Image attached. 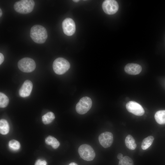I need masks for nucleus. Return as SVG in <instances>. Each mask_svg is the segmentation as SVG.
I'll return each mask as SVG.
<instances>
[{"instance_id": "nucleus-1", "label": "nucleus", "mask_w": 165, "mask_h": 165, "mask_svg": "<svg viewBox=\"0 0 165 165\" xmlns=\"http://www.w3.org/2000/svg\"><path fill=\"white\" fill-rule=\"evenodd\" d=\"M30 35L32 40L38 44L44 43L48 37L46 29L43 26L39 25H34L31 27Z\"/></svg>"}, {"instance_id": "nucleus-2", "label": "nucleus", "mask_w": 165, "mask_h": 165, "mask_svg": "<svg viewBox=\"0 0 165 165\" xmlns=\"http://www.w3.org/2000/svg\"><path fill=\"white\" fill-rule=\"evenodd\" d=\"M35 5L33 0H22L16 2L14 5V8L18 13L26 14L32 11Z\"/></svg>"}, {"instance_id": "nucleus-3", "label": "nucleus", "mask_w": 165, "mask_h": 165, "mask_svg": "<svg viewBox=\"0 0 165 165\" xmlns=\"http://www.w3.org/2000/svg\"><path fill=\"white\" fill-rule=\"evenodd\" d=\"M69 62L65 59L59 57L53 61V67L54 72L58 75H62L65 73L70 68Z\"/></svg>"}, {"instance_id": "nucleus-4", "label": "nucleus", "mask_w": 165, "mask_h": 165, "mask_svg": "<svg viewBox=\"0 0 165 165\" xmlns=\"http://www.w3.org/2000/svg\"><path fill=\"white\" fill-rule=\"evenodd\" d=\"M78 151L80 157L86 161H92L95 156L94 149L88 144H84L81 145L78 148Z\"/></svg>"}, {"instance_id": "nucleus-5", "label": "nucleus", "mask_w": 165, "mask_h": 165, "mask_svg": "<svg viewBox=\"0 0 165 165\" xmlns=\"http://www.w3.org/2000/svg\"><path fill=\"white\" fill-rule=\"evenodd\" d=\"M18 67L21 71L24 72H30L33 71L36 67L35 61L29 57L23 58L18 63Z\"/></svg>"}, {"instance_id": "nucleus-6", "label": "nucleus", "mask_w": 165, "mask_h": 165, "mask_svg": "<svg viewBox=\"0 0 165 165\" xmlns=\"http://www.w3.org/2000/svg\"><path fill=\"white\" fill-rule=\"evenodd\" d=\"M92 103L91 99L89 97H82L76 105L75 109L76 112L80 114L86 113L91 108Z\"/></svg>"}, {"instance_id": "nucleus-7", "label": "nucleus", "mask_w": 165, "mask_h": 165, "mask_svg": "<svg viewBox=\"0 0 165 165\" xmlns=\"http://www.w3.org/2000/svg\"><path fill=\"white\" fill-rule=\"evenodd\" d=\"M104 12L109 15L113 14L118 10L119 5L117 2L114 0H105L102 4Z\"/></svg>"}, {"instance_id": "nucleus-8", "label": "nucleus", "mask_w": 165, "mask_h": 165, "mask_svg": "<svg viewBox=\"0 0 165 165\" xmlns=\"http://www.w3.org/2000/svg\"><path fill=\"white\" fill-rule=\"evenodd\" d=\"M128 111L136 116H141L144 115L145 111L142 106L137 102L133 101L128 102L126 105Z\"/></svg>"}, {"instance_id": "nucleus-9", "label": "nucleus", "mask_w": 165, "mask_h": 165, "mask_svg": "<svg viewBox=\"0 0 165 165\" xmlns=\"http://www.w3.org/2000/svg\"><path fill=\"white\" fill-rule=\"evenodd\" d=\"M62 27L64 33L67 35L71 36L75 32V24L74 21L71 18H66L63 21Z\"/></svg>"}, {"instance_id": "nucleus-10", "label": "nucleus", "mask_w": 165, "mask_h": 165, "mask_svg": "<svg viewBox=\"0 0 165 165\" xmlns=\"http://www.w3.org/2000/svg\"><path fill=\"white\" fill-rule=\"evenodd\" d=\"M98 140L100 144L104 148L110 147L113 141V134L109 132H105L101 134L98 137Z\"/></svg>"}, {"instance_id": "nucleus-11", "label": "nucleus", "mask_w": 165, "mask_h": 165, "mask_svg": "<svg viewBox=\"0 0 165 165\" xmlns=\"http://www.w3.org/2000/svg\"><path fill=\"white\" fill-rule=\"evenodd\" d=\"M33 88L31 82L29 80H25L19 89V94L21 97H25L29 96Z\"/></svg>"}, {"instance_id": "nucleus-12", "label": "nucleus", "mask_w": 165, "mask_h": 165, "mask_svg": "<svg viewBox=\"0 0 165 165\" xmlns=\"http://www.w3.org/2000/svg\"><path fill=\"white\" fill-rule=\"evenodd\" d=\"M142 70L141 66L139 64L135 63H129L125 67V72L130 75H136L140 73Z\"/></svg>"}, {"instance_id": "nucleus-13", "label": "nucleus", "mask_w": 165, "mask_h": 165, "mask_svg": "<svg viewBox=\"0 0 165 165\" xmlns=\"http://www.w3.org/2000/svg\"><path fill=\"white\" fill-rule=\"evenodd\" d=\"M125 144L127 147L129 149L134 150L136 148V144L133 137L128 134L125 139Z\"/></svg>"}, {"instance_id": "nucleus-14", "label": "nucleus", "mask_w": 165, "mask_h": 165, "mask_svg": "<svg viewBox=\"0 0 165 165\" xmlns=\"http://www.w3.org/2000/svg\"><path fill=\"white\" fill-rule=\"evenodd\" d=\"M154 118L156 122L159 124H165V110L157 111L155 114Z\"/></svg>"}, {"instance_id": "nucleus-15", "label": "nucleus", "mask_w": 165, "mask_h": 165, "mask_svg": "<svg viewBox=\"0 0 165 165\" xmlns=\"http://www.w3.org/2000/svg\"><path fill=\"white\" fill-rule=\"evenodd\" d=\"M45 142L48 145H51L54 149L57 148L60 145L59 141L54 137L49 136L45 139Z\"/></svg>"}, {"instance_id": "nucleus-16", "label": "nucleus", "mask_w": 165, "mask_h": 165, "mask_svg": "<svg viewBox=\"0 0 165 165\" xmlns=\"http://www.w3.org/2000/svg\"><path fill=\"white\" fill-rule=\"evenodd\" d=\"M9 126L7 121L5 119L0 120V133L3 135L7 134L9 132Z\"/></svg>"}, {"instance_id": "nucleus-17", "label": "nucleus", "mask_w": 165, "mask_h": 165, "mask_svg": "<svg viewBox=\"0 0 165 165\" xmlns=\"http://www.w3.org/2000/svg\"><path fill=\"white\" fill-rule=\"evenodd\" d=\"M154 140L153 136H150L144 138L141 143V148L143 150L147 149L152 145Z\"/></svg>"}, {"instance_id": "nucleus-18", "label": "nucleus", "mask_w": 165, "mask_h": 165, "mask_svg": "<svg viewBox=\"0 0 165 165\" xmlns=\"http://www.w3.org/2000/svg\"><path fill=\"white\" fill-rule=\"evenodd\" d=\"M55 118L54 114L51 112H48L42 116V120L45 124H48L51 123Z\"/></svg>"}, {"instance_id": "nucleus-19", "label": "nucleus", "mask_w": 165, "mask_h": 165, "mask_svg": "<svg viewBox=\"0 0 165 165\" xmlns=\"http://www.w3.org/2000/svg\"><path fill=\"white\" fill-rule=\"evenodd\" d=\"M9 99L8 97L4 93H0V107L2 108H4L8 105Z\"/></svg>"}, {"instance_id": "nucleus-20", "label": "nucleus", "mask_w": 165, "mask_h": 165, "mask_svg": "<svg viewBox=\"0 0 165 165\" xmlns=\"http://www.w3.org/2000/svg\"><path fill=\"white\" fill-rule=\"evenodd\" d=\"M118 165H134L132 160L128 156H123L119 160Z\"/></svg>"}, {"instance_id": "nucleus-21", "label": "nucleus", "mask_w": 165, "mask_h": 165, "mask_svg": "<svg viewBox=\"0 0 165 165\" xmlns=\"http://www.w3.org/2000/svg\"><path fill=\"white\" fill-rule=\"evenodd\" d=\"M8 145L11 149L14 151L19 150L20 146L19 142L15 140H12L9 141Z\"/></svg>"}, {"instance_id": "nucleus-22", "label": "nucleus", "mask_w": 165, "mask_h": 165, "mask_svg": "<svg viewBox=\"0 0 165 165\" xmlns=\"http://www.w3.org/2000/svg\"><path fill=\"white\" fill-rule=\"evenodd\" d=\"M47 163L45 160L38 159L36 161L35 165H46Z\"/></svg>"}, {"instance_id": "nucleus-23", "label": "nucleus", "mask_w": 165, "mask_h": 165, "mask_svg": "<svg viewBox=\"0 0 165 165\" xmlns=\"http://www.w3.org/2000/svg\"><path fill=\"white\" fill-rule=\"evenodd\" d=\"M4 60V57L3 54L0 53V64H1Z\"/></svg>"}, {"instance_id": "nucleus-24", "label": "nucleus", "mask_w": 165, "mask_h": 165, "mask_svg": "<svg viewBox=\"0 0 165 165\" xmlns=\"http://www.w3.org/2000/svg\"><path fill=\"white\" fill-rule=\"evenodd\" d=\"M123 155L121 153H119L117 156V158L119 160H121L123 157Z\"/></svg>"}, {"instance_id": "nucleus-25", "label": "nucleus", "mask_w": 165, "mask_h": 165, "mask_svg": "<svg viewBox=\"0 0 165 165\" xmlns=\"http://www.w3.org/2000/svg\"><path fill=\"white\" fill-rule=\"evenodd\" d=\"M68 165H78L75 163L72 162L70 163Z\"/></svg>"}, {"instance_id": "nucleus-26", "label": "nucleus", "mask_w": 165, "mask_h": 165, "mask_svg": "<svg viewBox=\"0 0 165 165\" xmlns=\"http://www.w3.org/2000/svg\"><path fill=\"white\" fill-rule=\"evenodd\" d=\"M2 11L1 9H0V17H1L2 15Z\"/></svg>"}, {"instance_id": "nucleus-27", "label": "nucleus", "mask_w": 165, "mask_h": 165, "mask_svg": "<svg viewBox=\"0 0 165 165\" xmlns=\"http://www.w3.org/2000/svg\"><path fill=\"white\" fill-rule=\"evenodd\" d=\"M73 1L74 2H79V0H73Z\"/></svg>"}]
</instances>
